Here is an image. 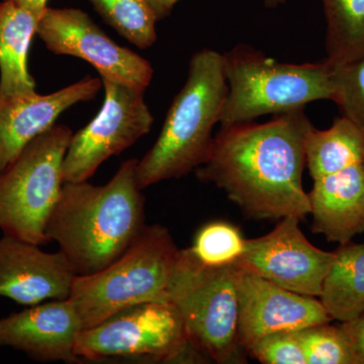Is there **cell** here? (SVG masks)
<instances>
[{"label":"cell","instance_id":"cell-22","mask_svg":"<svg viewBox=\"0 0 364 364\" xmlns=\"http://www.w3.org/2000/svg\"><path fill=\"white\" fill-rule=\"evenodd\" d=\"M246 239L231 223L210 222L198 230L191 250L203 264L212 267L236 265L245 251Z\"/></svg>","mask_w":364,"mask_h":364},{"label":"cell","instance_id":"cell-7","mask_svg":"<svg viewBox=\"0 0 364 364\" xmlns=\"http://www.w3.org/2000/svg\"><path fill=\"white\" fill-rule=\"evenodd\" d=\"M79 360L200 363L178 309L170 301L139 304L79 332Z\"/></svg>","mask_w":364,"mask_h":364},{"label":"cell","instance_id":"cell-17","mask_svg":"<svg viewBox=\"0 0 364 364\" xmlns=\"http://www.w3.org/2000/svg\"><path fill=\"white\" fill-rule=\"evenodd\" d=\"M41 16L11 0L0 2V95L21 97L36 92L28 69V54Z\"/></svg>","mask_w":364,"mask_h":364},{"label":"cell","instance_id":"cell-23","mask_svg":"<svg viewBox=\"0 0 364 364\" xmlns=\"http://www.w3.org/2000/svg\"><path fill=\"white\" fill-rule=\"evenodd\" d=\"M298 333L306 364H358L341 326L326 323Z\"/></svg>","mask_w":364,"mask_h":364},{"label":"cell","instance_id":"cell-26","mask_svg":"<svg viewBox=\"0 0 364 364\" xmlns=\"http://www.w3.org/2000/svg\"><path fill=\"white\" fill-rule=\"evenodd\" d=\"M342 329L355 356L358 364H364V313L359 317L342 323Z\"/></svg>","mask_w":364,"mask_h":364},{"label":"cell","instance_id":"cell-5","mask_svg":"<svg viewBox=\"0 0 364 364\" xmlns=\"http://www.w3.org/2000/svg\"><path fill=\"white\" fill-rule=\"evenodd\" d=\"M179 251L166 227L146 225L111 264L92 274L76 275L68 299L82 329L139 304L169 301L168 286Z\"/></svg>","mask_w":364,"mask_h":364},{"label":"cell","instance_id":"cell-2","mask_svg":"<svg viewBox=\"0 0 364 364\" xmlns=\"http://www.w3.org/2000/svg\"><path fill=\"white\" fill-rule=\"evenodd\" d=\"M138 160H127L105 186L64 182L46 236L58 244L76 275L92 274L126 252L145 224Z\"/></svg>","mask_w":364,"mask_h":364},{"label":"cell","instance_id":"cell-20","mask_svg":"<svg viewBox=\"0 0 364 364\" xmlns=\"http://www.w3.org/2000/svg\"><path fill=\"white\" fill-rule=\"evenodd\" d=\"M326 51L332 65L364 58V0H323Z\"/></svg>","mask_w":364,"mask_h":364},{"label":"cell","instance_id":"cell-3","mask_svg":"<svg viewBox=\"0 0 364 364\" xmlns=\"http://www.w3.org/2000/svg\"><path fill=\"white\" fill-rule=\"evenodd\" d=\"M227 95L223 54L210 49L196 52L189 62L186 85L170 105L156 142L136 163L139 188L143 191L181 178L205 162Z\"/></svg>","mask_w":364,"mask_h":364},{"label":"cell","instance_id":"cell-18","mask_svg":"<svg viewBox=\"0 0 364 364\" xmlns=\"http://www.w3.org/2000/svg\"><path fill=\"white\" fill-rule=\"evenodd\" d=\"M306 167L313 181L364 164V129L342 116L327 130L312 126L305 142Z\"/></svg>","mask_w":364,"mask_h":364},{"label":"cell","instance_id":"cell-1","mask_svg":"<svg viewBox=\"0 0 364 364\" xmlns=\"http://www.w3.org/2000/svg\"><path fill=\"white\" fill-rule=\"evenodd\" d=\"M312 126L298 109L267 123L221 127L196 177L222 189L250 219H305L311 213L303 186L305 142Z\"/></svg>","mask_w":364,"mask_h":364},{"label":"cell","instance_id":"cell-28","mask_svg":"<svg viewBox=\"0 0 364 364\" xmlns=\"http://www.w3.org/2000/svg\"><path fill=\"white\" fill-rule=\"evenodd\" d=\"M18 6L30 9L33 13L42 16L45 9H47L48 0H11Z\"/></svg>","mask_w":364,"mask_h":364},{"label":"cell","instance_id":"cell-19","mask_svg":"<svg viewBox=\"0 0 364 364\" xmlns=\"http://www.w3.org/2000/svg\"><path fill=\"white\" fill-rule=\"evenodd\" d=\"M334 253L318 299L332 320L348 322L364 313V243L350 241Z\"/></svg>","mask_w":364,"mask_h":364},{"label":"cell","instance_id":"cell-8","mask_svg":"<svg viewBox=\"0 0 364 364\" xmlns=\"http://www.w3.org/2000/svg\"><path fill=\"white\" fill-rule=\"evenodd\" d=\"M70 128L55 124L33 139L0 173V230L36 245L48 243L46 226L64 184Z\"/></svg>","mask_w":364,"mask_h":364},{"label":"cell","instance_id":"cell-27","mask_svg":"<svg viewBox=\"0 0 364 364\" xmlns=\"http://www.w3.org/2000/svg\"><path fill=\"white\" fill-rule=\"evenodd\" d=\"M147 1L156 14L157 20L161 21L170 16L174 6L181 0H147ZM263 1H264L265 6L268 9H277V6L284 4L286 0H263Z\"/></svg>","mask_w":364,"mask_h":364},{"label":"cell","instance_id":"cell-14","mask_svg":"<svg viewBox=\"0 0 364 364\" xmlns=\"http://www.w3.org/2000/svg\"><path fill=\"white\" fill-rule=\"evenodd\" d=\"M102 87V78L85 77L50 95H0V173L33 139L54 127L64 112L95 100Z\"/></svg>","mask_w":364,"mask_h":364},{"label":"cell","instance_id":"cell-10","mask_svg":"<svg viewBox=\"0 0 364 364\" xmlns=\"http://www.w3.org/2000/svg\"><path fill=\"white\" fill-rule=\"evenodd\" d=\"M36 35L50 52L88 62L100 78L146 90L154 76L149 61L117 45L81 9L47 7Z\"/></svg>","mask_w":364,"mask_h":364},{"label":"cell","instance_id":"cell-11","mask_svg":"<svg viewBox=\"0 0 364 364\" xmlns=\"http://www.w3.org/2000/svg\"><path fill=\"white\" fill-rule=\"evenodd\" d=\"M299 222V218H282L269 233L246 239L236 265L289 291L318 298L335 253L313 245Z\"/></svg>","mask_w":364,"mask_h":364},{"label":"cell","instance_id":"cell-24","mask_svg":"<svg viewBox=\"0 0 364 364\" xmlns=\"http://www.w3.org/2000/svg\"><path fill=\"white\" fill-rule=\"evenodd\" d=\"M334 97L342 116L364 129V58L333 65Z\"/></svg>","mask_w":364,"mask_h":364},{"label":"cell","instance_id":"cell-13","mask_svg":"<svg viewBox=\"0 0 364 364\" xmlns=\"http://www.w3.org/2000/svg\"><path fill=\"white\" fill-rule=\"evenodd\" d=\"M81 330L80 318L69 299H52L0 318V346L41 363H80L75 344Z\"/></svg>","mask_w":364,"mask_h":364},{"label":"cell","instance_id":"cell-9","mask_svg":"<svg viewBox=\"0 0 364 364\" xmlns=\"http://www.w3.org/2000/svg\"><path fill=\"white\" fill-rule=\"evenodd\" d=\"M102 81L104 105L90 123L72 135L64 157V182L88 181L102 163L147 135L154 124L146 90L109 79Z\"/></svg>","mask_w":364,"mask_h":364},{"label":"cell","instance_id":"cell-21","mask_svg":"<svg viewBox=\"0 0 364 364\" xmlns=\"http://www.w3.org/2000/svg\"><path fill=\"white\" fill-rule=\"evenodd\" d=\"M102 20L139 49L157 40L156 14L147 0H90Z\"/></svg>","mask_w":364,"mask_h":364},{"label":"cell","instance_id":"cell-25","mask_svg":"<svg viewBox=\"0 0 364 364\" xmlns=\"http://www.w3.org/2000/svg\"><path fill=\"white\" fill-rule=\"evenodd\" d=\"M246 353L263 364H306L296 332H277L258 339Z\"/></svg>","mask_w":364,"mask_h":364},{"label":"cell","instance_id":"cell-4","mask_svg":"<svg viewBox=\"0 0 364 364\" xmlns=\"http://www.w3.org/2000/svg\"><path fill=\"white\" fill-rule=\"evenodd\" d=\"M223 56L228 95L221 127L304 109L310 102L334 97V66L328 60L282 63L248 45H238Z\"/></svg>","mask_w":364,"mask_h":364},{"label":"cell","instance_id":"cell-16","mask_svg":"<svg viewBox=\"0 0 364 364\" xmlns=\"http://www.w3.org/2000/svg\"><path fill=\"white\" fill-rule=\"evenodd\" d=\"M312 231L339 245L364 233V164L314 181Z\"/></svg>","mask_w":364,"mask_h":364},{"label":"cell","instance_id":"cell-12","mask_svg":"<svg viewBox=\"0 0 364 364\" xmlns=\"http://www.w3.org/2000/svg\"><path fill=\"white\" fill-rule=\"evenodd\" d=\"M237 289L238 340L245 352L267 335L301 331L333 321L320 299L289 291L239 267Z\"/></svg>","mask_w":364,"mask_h":364},{"label":"cell","instance_id":"cell-15","mask_svg":"<svg viewBox=\"0 0 364 364\" xmlns=\"http://www.w3.org/2000/svg\"><path fill=\"white\" fill-rule=\"evenodd\" d=\"M75 277L60 251L45 252L40 245L6 235L0 238V296L25 306L66 299Z\"/></svg>","mask_w":364,"mask_h":364},{"label":"cell","instance_id":"cell-6","mask_svg":"<svg viewBox=\"0 0 364 364\" xmlns=\"http://www.w3.org/2000/svg\"><path fill=\"white\" fill-rule=\"evenodd\" d=\"M238 267H212L191 248L181 249L168 286L169 301L181 312L189 341L215 363H245L238 340Z\"/></svg>","mask_w":364,"mask_h":364}]
</instances>
